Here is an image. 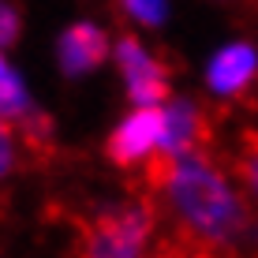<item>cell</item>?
<instances>
[{
    "mask_svg": "<svg viewBox=\"0 0 258 258\" xmlns=\"http://www.w3.org/2000/svg\"><path fill=\"white\" fill-rule=\"evenodd\" d=\"M154 191L165 217L187 243L210 254H232L254 243V202L239 187L236 172L221 165L206 146L161 161Z\"/></svg>",
    "mask_w": 258,
    "mask_h": 258,
    "instance_id": "1",
    "label": "cell"
},
{
    "mask_svg": "<svg viewBox=\"0 0 258 258\" xmlns=\"http://www.w3.org/2000/svg\"><path fill=\"white\" fill-rule=\"evenodd\" d=\"M157 243V210L146 199H120L86 225L79 258H150Z\"/></svg>",
    "mask_w": 258,
    "mask_h": 258,
    "instance_id": "2",
    "label": "cell"
},
{
    "mask_svg": "<svg viewBox=\"0 0 258 258\" xmlns=\"http://www.w3.org/2000/svg\"><path fill=\"white\" fill-rule=\"evenodd\" d=\"M109 64L120 79V94L127 105H161L172 97V71L161 52L146 41V34H116Z\"/></svg>",
    "mask_w": 258,
    "mask_h": 258,
    "instance_id": "3",
    "label": "cell"
},
{
    "mask_svg": "<svg viewBox=\"0 0 258 258\" xmlns=\"http://www.w3.org/2000/svg\"><path fill=\"white\" fill-rule=\"evenodd\" d=\"M105 157L123 172L154 168L165 161V123L161 105H127V112L105 135Z\"/></svg>",
    "mask_w": 258,
    "mask_h": 258,
    "instance_id": "4",
    "label": "cell"
},
{
    "mask_svg": "<svg viewBox=\"0 0 258 258\" xmlns=\"http://www.w3.org/2000/svg\"><path fill=\"white\" fill-rule=\"evenodd\" d=\"M202 90L213 101L228 105L247 97L258 86V41L251 38H225L210 49V56L199 68Z\"/></svg>",
    "mask_w": 258,
    "mask_h": 258,
    "instance_id": "5",
    "label": "cell"
},
{
    "mask_svg": "<svg viewBox=\"0 0 258 258\" xmlns=\"http://www.w3.org/2000/svg\"><path fill=\"white\" fill-rule=\"evenodd\" d=\"M112 60V34L97 19H71L52 38V68L68 83L94 79Z\"/></svg>",
    "mask_w": 258,
    "mask_h": 258,
    "instance_id": "6",
    "label": "cell"
},
{
    "mask_svg": "<svg viewBox=\"0 0 258 258\" xmlns=\"http://www.w3.org/2000/svg\"><path fill=\"white\" fill-rule=\"evenodd\" d=\"M0 116L15 123L26 139H38L49 131V116L41 112L30 79L12 60V49H0Z\"/></svg>",
    "mask_w": 258,
    "mask_h": 258,
    "instance_id": "7",
    "label": "cell"
},
{
    "mask_svg": "<svg viewBox=\"0 0 258 258\" xmlns=\"http://www.w3.org/2000/svg\"><path fill=\"white\" fill-rule=\"evenodd\" d=\"M161 123H165V161L180 157V154H191V150H202L210 139L206 105L195 94L172 90V97L161 101Z\"/></svg>",
    "mask_w": 258,
    "mask_h": 258,
    "instance_id": "8",
    "label": "cell"
},
{
    "mask_svg": "<svg viewBox=\"0 0 258 258\" xmlns=\"http://www.w3.org/2000/svg\"><path fill=\"white\" fill-rule=\"evenodd\" d=\"M120 8L123 23L139 34H154L172 19V0H112Z\"/></svg>",
    "mask_w": 258,
    "mask_h": 258,
    "instance_id": "9",
    "label": "cell"
},
{
    "mask_svg": "<svg viewBox=\"0 0 258 258\" xmlns=\"http://www.w3.org/2000/svg\"><path fill=\"white\" fill-rule=\"evenodd\" d=\"M23 168V131L0 116V187Z\"/></svg>",
    "mask_w": 258,
    "mask_h": 258,
    "instance_id": "10",
    "label": "cell"
},
{
    "mask_svg": "<svg viewBox=\"0 0 258 258\" xmlns=\"http://www.w3.org/2000/svg\"><path fill=\"white\" fill-rule=\"evenodd\" d=\"M236 180H239V187L247 191V199H251L254 210H258V135H251L243 142V150H239V157H236Z\"/></svg>",
    "mask_w": 258,
    "mask_h": 258,
    "instance_id": "11",
    "label": "cell"
},
{
    "mask_svg": "<svg viewBox=\"0 0 258 258\" xmlns=\"http://www.w3.org/2000/svg\"><path fill=\"white\" fill-rule=\"evenodd\" d=\"M26 15L19 0H0V49H15L23 41Z\"/></svg>",
    "mask_w": 258,
    "mask_h": 258,
    "instance_id": "12",
    "label": "cell"
},
{
    "mask_svg": "<svg viewBox=\"0 0 258 258\" xmlns=\"http://www.w3.org/2000/svg\"><path fill=\"white\" fill-rule=\"evenodd\" d=\"M251 247H258V225H254V243H251Z\"/></svg>",
    "mask_w": 258,
    "mask_h": 258,
    "instance_id": "13",
    "label": "cell"
},
{
    "mask_svg": "<svg viewBox=\"0 0 258 258\" xmlns=\"http://www.w3.org/2000/svg\"><path fill=\"white\" fill-rule=\"evenodd\" d=\"M213 4H228V0H213Z\"/></svg>",
    "mask_w": 258,
    "mask_h": 258,
    "instance_id": "14",
    "label": "cell"
}]
</instances>
